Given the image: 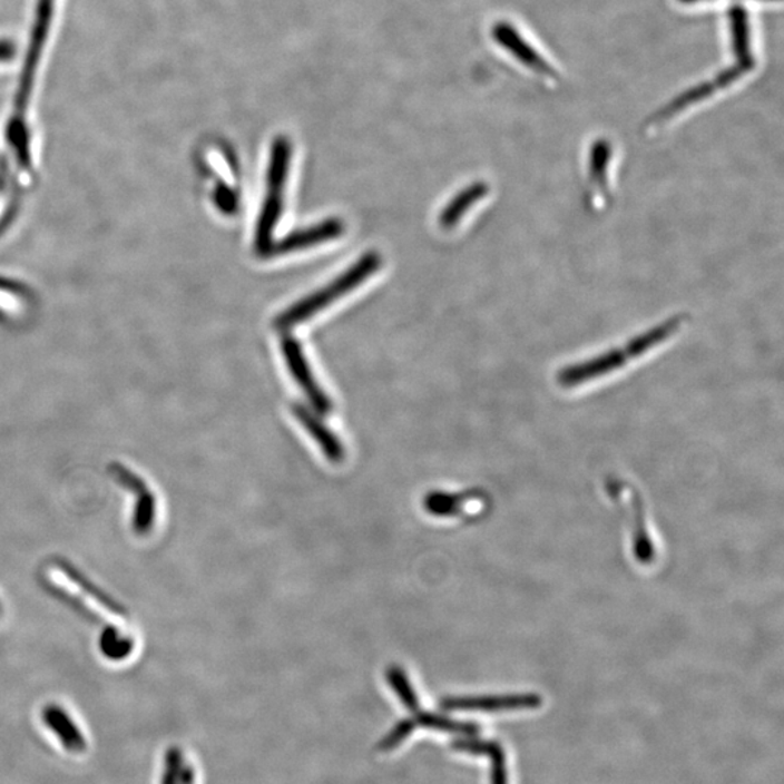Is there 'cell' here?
<instances>
[{"label":"cell","mask_w":784,"mask_h":784,"mask_svg":"<svg viewBox=\"0 0 784 784\" xmlns=\"http://www.w3.org/2000/svg\"><path fill=\"white\" fill-rule=\"evenodd\" d=\"M293 156V147L286 137H278L271 148L270 167H267V190H284Z\"/></svg>","instance_id":"7c38bea8"},{"label":"cell","mask_w":784,"mask_h":784,"mask_svg":"<svg viewBox=\"0 0 784 784\" xmlns=\"http://www.w3.org/2000/svg\"><path fill=\"white\" fill-rule=\"evenodd\" d=\"M610 159L611 145H609V141H596L591 148L590 157L591 184L596 185V188H606L607 169H609Z\"/></svg>","instance_id":"2e32d148"},{"label":"cell","mask_w":784,"mask_h":784,"mask_svg":"<svg viewBox=\"0 0 784 784\" xmlns=\"http://www.w3.org/2000/svg\"><path fill=\"white\" fill-rule=\"evenodd\" d=\"M381 257L376 253H367L362 259L353 265L351 270L344 272L343 275L329 284L326 288L320 290L318 293L301 300L300 303L293 305L284 313H281L275 320V326L281 330H286L296 326V324L305 322L313 317L315 313L327 307L333 301L346 295L349 291L360 286L363 281L370 278L376 270H380Z\"/></svg>","instance_id":"7a4b0ae2"},{"label":"cell","mask_w":784,"mask_h":784,"mask_svg":"<svg viewBox=\"0 0 784 784\" xmlns=\"http://www.w3.org/2000/svg\"><path fill=\"white\" fill-rule=\"evenodd\" d=\"M109 476L117 484L124 487L133 497L136 504L133 509L131 526L138 537H145L155 528L157 516V500L147 481L124 463L114 462L108 467Z\"/></svg>","instance_id":"3957f363"},{"label":"cell","mask_w":784,"mask_h":784,"mask_svg":"<svg viewBox=\"0 0 784 784\" xmlns=\"http://www.w3.org/2000/svg\"><path fill=\"white\" fill-rule=\"evenodd\" d=\"M293 414L295 419L298 420L300 424L307 430V433L314 439L315 443L322 448L324 457H326L330 462L339 463L343 461V444L339 441L336 434L323 423L322 419H318L313 411L301 404L293 405Z\"/></svg>","instance_id":"9c48e42d"},{"label":"cell","mask_w":784,"mask_h":784,"mask_svg":"<svg viewBox=\"0 0 784 784\" xmlns=\"http://www.w3.org/2000/svg\"><path fill=\"white\" fill-rule=\"evenodd\" d=\"M678 2H682V3H697V2H706V0H678ZM767 2H774V0H767Z\"/></svg>","instance_id":"7402d4cb"},{"label":"cell","mask_w":784,"mask_h":784,"mask_svg":"<svg viewBox=\"0 0 784 784\" xmlns=\"http://www.w3.org/2000/svg\"><path fill=\"white\" fill-rule=\"evenodd\" d=\"M542 703L537 695L448 697L441 702L442 709L463 712H503L538 707Z\"/></svg>","instance_id":"52a82bcc"},{"label":"cell","mask_w":784,"mask_h":784,"mask_svg":"<svg viewBox=\"0 0 784 784\" xmlns=\"http://www.w3.org/2000/svg\"><path fill=\"white\" fill-rule=\"evenodd\" d=\"M343 232L344 224L341 219H326V222L315 224V226L310 228L300 229V232L282 238L278 243H274L267 256H281L285 255V253L303 251V248L313 247L320 245V243L341 237Z\"/></svg>","instance_id":"ba28073f"},{"label":"cell","mask_w":784,"mask_h":784,"mask_svg":"<svg viewBox=\"0 0 784 784\" xmlns=\"http://www.w3.org/2000/svg\"><path fill=\"white\" fill-rule=\"evenodd\" d=\"M491 37L501 49L509 51L519 63L528 67L533 74L545 79L558 80L556 67L549 65L510 22L500 21L492 26Z\"/></svg>","instance_id":"5b68a950"},{"label":"cell","mask_w":784,"mask_h":784,"mask_svg":"<svg viewBox=\"0 0 784 784\" xmlns=\"http://www.w3.org/2000/svg\"><path fill=\"white\" fill-rule=\"evenodd\" d=\"M282 207H284V203H282L281 190H267L259 219H257L255 236L256 252L263 257L270 255L271 247L275 243L272 241V236H274L276 224L280 222Z\"/></svg>","instance_id":"30bf717a"},{"label":"cell","mask_w":784,"mask_h":784,"mask_svg":"<svg viewBox=\"0 0 784 784\" xmlns=\"http://www.w3.org/2000/svg\"><path fill=\"white\" fill-rule=\"evenodd\" d=\"M482 755L489 757L491 762V784H509L503 747L494 741H487Z\"/></svg>","instance_id":"ac0fdd59"},{"label":"cell","mask_w":784,"mask_h":784,"mask_svg":"<svg viewBox=\"0 0 784 784\" xmlns=\"http://www.w3.org/2000/svg\"><path fill=\"white\" fill-rule=\"evenodd\" d=\"M680 326L682 318H673L670 322H666L661 324V326L649 330L647 334H643V336L629 342L628 346L624 349H616V351L607 352L605 355L596 357V360L566 367V370L559 372L558 382L562 386H576L582 384L585 381L610 374V372L624 366L625 363L628 362L626 361L628 357L643 356L644 353L651 351V347L658 346L659 343H663L666 339L670 337L673 333H676Z\"/></svg>","instance_id":"6da1fadb"},{"label":"cell","mask_w":784,"mask_h":784,"mask_svg":"<svg viewBox=\"0 0 784 784\" xmlns=\"http://www.w3.org/2000/svg\"><path fill=\"white\" fill-rule=\"evenodd\" d=\"M217 204L218 207L222 208V212L224 213H229L233 212L234 208H236L237 205V199L236 195L232 193L226 186L224 188L218 190L217 194Z\"/></svg>","instance_id":"ffe728a7"},{"label":"cell","mask_w":784,"mask_h":784,"mask_svg":"<svg viewBox=\"0 0 784 784\" xmlns=\"http://www.w3.org/2000/svg\"><path fill=\"white\" fill-rule=\"evenodd\" d=\"M0 611H2V606H0Z\"/></svg>","instance_id":"603a6c76"},{"label":"cell","mask_w":784,"mask_h":784,"mask_svg":"<svg viewBox=\"0 0 784 784\" xmlns=\"http://www.w3.org/2000/svg\"><path fill=\"white\" fill-rule=\"evenodd\" d=\"M755 65L744 63V61L735 60L733 66L726 67V69L719 71L715 78L706 80L700 85L695 86V88L688 89L687 92L680 95L664 107L661 111L654 115L649 119V126H657V124H663L672 119L674 115L685 111L688 107L710 98L712 95H716L722 89L729 88L731 85L736 84V80L744 78L745 75L753 71Z\"/></svg>","instance_id":"277c9868"},{"label":"cell","mask_w":784,"mask_h":784,"mask_svg":"<svg viewBox=\"0 0 784 784\" xmlns=\"http://www.w3.org/2000/svg\"><path fill=\"white\" fill-rule=\"evenodd\" d=\"M487 194H489V186L482 184V182L468 186L467 189H463L444 207L441 218H439L441 226L447 229L455 227L459 219L468 212V208L484 198Z\"/></svg>","instance_id":"4fadbf2b"},{"label":"cell","mask_w":784,"mask_h":784,"mask_svg":"<svg viewBox=\"0 0 784 784\" xmlns=\"http://www.w3.org/2000/svg\"><path fill=\"white\" fill-rule=\"evenodd\" d=\"M731 47L735 55V60L744 63L755 65V57L752 46V26L747 9L735 4L729 11Z\"/></svg>","instance_id":"8fae6325"},{"label":"cell","mask_w":784,"mask_h":784,"mask_svg":"<svg viewBox=\"0 0 784 784\" xmlns=\"http://www.w3.org/2000/svg\"><path fill=\"white\" fill-rule=\"evenodd\" d=\"M17 55V47L12 41H0V61L12 60Z\"/></svg>","instance_id":"44dd1931"},{"label":"cell","mask_w":784,"mask_h":784,"mask_svg":"<svg viewBox=\"0 0 784 784\" xmlns=\"http://www.w3.org/2000/svg\"><path fill=\"white\" fill-rule=\"evenodd\" d=\"M282 353H284L291 374L298 382L301 390L307 395L313 409L320 414H329L333 410L332 401L329 400L326 392L320 389L317 381L311 374L307 360H305L304 353L301 351L300 343L291 337L285 339L282 342Z\"/></svg>","instance_id":"8992f818"},{"label":"cell","mask_w":784,"mask_h":784,"mask_svg":"<svg viewBox=\"0 0 784 784\" xmlns=\"http://www.w3.org/2000/svg\"><path fill=\"white\" fill-rule=\"evenodd\" d=\"M385 678L400 702L403 703L410 712L418 714L420 710L418 693H415L414 687L411 686L408 674H405L403 668L399 666L386 668Z\"/></svg>","instance_id":"9a60e30c"},{"label":"cell","mask_w":784,"mask_h":784,"mask_svg":"<svg viewBox=\"0 0 784 784\" xmlns=\"http://www.w3.org/2000/svg\"><path fill=\"white\" fill-rule=\"evenodd\" d=\"M415 724L423 728L441 731V733L457 734L462 736H476L480 733V726L470 722H459L448 718V716L430 714V712L419 710L415 714Z\"/></svg>","instance_id":"5bb4252c"},{"label":"cell","mask_w":784,"mask_h":784,"mask_svg":"<svg viewBox=\"0 0 784 784\" xmlns=\"http://www.w3.org/2000/svg\"><path fill=\"white\" fill-rule=\"evenodd\" d=\"M462 497L455 494H447V492H430L425 496L423 506L430 514L434 516H452L463 503Z\"/></svg>","instance_id":"e0dca14e"},{"label":"cell","mask_w":784,"mask_h":784,"mask_svg":"<svg viewBox=\"0 0 784 784\" xmlns=\"http://www.w3.org/2000/svg\"><path fill=\"white\" fill-rule=\"evenodd\" d=\"M415 726H418V724H415L414 719L400 721L399 724H396L394 728H392L390 733L380 741V744H378V749L382 753H389L392 752V749L400 747V745L403 744L411 734H413Z\"/></svg>","instance_id":"d6986e66"}]
</instances>
